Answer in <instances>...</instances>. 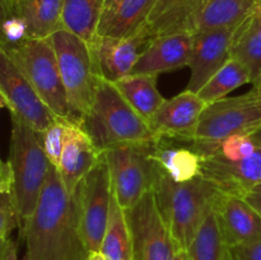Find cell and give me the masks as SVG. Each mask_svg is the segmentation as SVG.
I'll return each mask as SVG.
<instances>
[{
    "instance_id": "41",
    "label": "cell",
    "mask_w": 261,
    "mask_h": 260,
    "mask_svg": "<svg viewBox=\"0 0 261 260\" xmlns=\"http://www.w3.org/2000/svg\"><path fill=\"white\" fill-rule=\"evenodd\" d=\"M175 260H188V254H186V251H177Z\"/></svg>"
},
{
    "instance_id": "34",
    "label": "cell",
    "mask_w": 261,
    "mask_h": 260,
    "mask_svg": "<svg viewBox=\"0 0 261 260\" xmlns=\"http://www.w3.org/2000/svg\"><path fill=\"white\" fill-rule=\"evenodd\" d=\"M13 173L9 162L0 160V193H12Z\"/></svg>"
},
{
    "instance_id": "11",
    "label": "cell",
    "mask_w": 261,
    "mask_h": 260,
    "mask_svg": "<svg viewBox=\"0 0 261 260\" xmlns=\"http://www.w3.org/2000/svg\"><path fill=\"white\" fill-rule=\"evenodd\" d=\"M0 91L8 101L10 114L27 122L38 134L45 132L58 116L41 101L38 94L0 47Z\"/></svg>"
},
{
    "instance_id": "15",
    "label": "cell",
    "mask_w": 261,
    "mask_h": 260,
    "mask_svg": "<svg viewBox=\"0 0 261 260\" xmlns=\"http://www.w3.org/2000/svg\"><path fill=\"white\" fill-rule=\"evenodd\" d=\"M201 176L213 183L222 193L244 198L255 186L261 185V147L240 160H227L218 154L203 158Z\"/></svg>"
},
{
    "instance_id": "26",
    "label": "cell",
    "mask_w": 261,
    "mask_h": 260,
    "mask_svg": "<svg viewBox=\"0 0 261 260\" xmlns=\"http://www.w3.org/2000/svg\"><path fill=\"white\" fill-rule=\"evenodd\" d=\"M105 0H64L63 28L87 43L97 36Z\"/></svg>"
},
{
    "instance_id": "39",
    "label": "cell",
    "mask_w": 261,
    "mask_h": 260,
    "mask_svg": "<svg viewBox=\"0 0 261 260\" xmlns=\"http://www.w3.org/2000/svg\"><path fill=\"white\" fill-rule=\"evenodd\" d=\"M88 260H105V257L102 256L101 252H91Z\"/></svg>"
},
{
    "instance_id": "12",
    "label": "cell",
    "mask_w": 261,
    "mask_h": 260,
    "mask_svg": "<svg viewBox=\"0 0 261 260\" xmlns=\"http://www.w3.org/2000/svg\"><path fill=\"white\" fill-rule=\"evenodd\" d=\"M150 42L143 30L130 37H110L97 35L88 43L97 75L115 83L130 75L139 58L140 47Z\"/></svg>"
},
{
    "instance_id": "31",
    "label": "cell",
    "mask_w": 261,
    "mask_h": 260,
    "mask_svg": "<svg viewBox=\"0 0 261 260\" xmlns=\"http://www.w3.org/2000/svg\"><path fill=\"white\" fill-rule=\"evenodd\" d=\"M15 227H19V217L12 193H0V239H10Z\"/></svg>"
},
{
    "instance_id": "20",
    "label": "cell",
    "mask_w": 261,
    "mask_h": 260,
    "mask_svg": "<svg viewBox=\"0 0 261 260\" xmlns=\"http://www.w3.org/2000/svg\"><path fill=\"white\" fill-rule=\"evenodd\" d=\"M152 158L161 171L176 183H186L201 176L203 157L189 142L161 137L153 144Z\"/></svg>"
},
{
    "instance_id": "6",
    "label": "cell",
    "mask_w": 261,
    "mask_h": 260,
    "mask_svg": "<svg viewBox=\"0 0 261 260\" xmlns=\"http://www.w3.org/2000/svg\"><path fill=\"white\" fill-rule=\"evenodd\" d=\"M2 48L53 114L70 120L66 92L50 38L28 37Z\"/></svg>"
},
{
    "instance_id": "28",
    "label": "cell",
    "mask_w": 261,
    "mask_h": 260,
    "mask_svg": "<svg viewBox=\"0 0 261 260\" xmlns=\"http://www.w3.org/2000/svg\"><path fill=\"white\" fill-rule=\"evenodd\" d=\"M227 245L222 233L216 205L209 211L186 250L188 260H223Z\"/></svg>"
},
{
    "instance_id": "25",
    "label": "cell",
    "mask_w": 261,
    "mask_h": 260,
    "mask_svg": "<svg viewBox=\"0 0 261 260\" xmlns=\"http://www.w3.org/2000/svg\"><path fill=\"white\" fill-rule=\"evenodd\" d=\"M257 0H206L194 25V35L241 23L255 9Z\"/></svg>"
},
{
    "instance_id": "2",
    "label": "cell",
    "mask_w": 261,
    "mask_h": 260,
    "mask_svg": "<svg viewBox=\"0 0 261 260\" xmlns=\"http://www.w3.org/2000/svg\"><path fill=\"white\" fill-rule=\"evenodd\" d=\"M152 191L177 251L189 249L204 218L222 194L204 176L186 183H176L162 171Z\"/></svg>"
},
{
    "instance_id": "16",
    "label": "cell",
    "mask_w": 261,
    "mask_h": 260,
    "mask_svg": "<svg viewBox=\"0 0 261 260\" xmlns=\"http://www.w3.org/2000/svg\"><path fill=\"white\" fill-rule=\"evenodd\" d=\"M194 33L177 32L155 37L140 53L132 74H155L189 66Z\"/></svg>"
},
{
    "instance_id": "43",
    "label": "cell",
    "mask_w": 261,
    "mask_h": 260,
    "mask_svg": "<svg viewBox=\"0 0 261 260\" xmlns=\"http://www.w3.org/2000/svg\"><path fill=\"white\" fill-rule=\"evenodd\" d=\"M257 4H259V7H260V9H261V0H257Z\"/></svg>"
},
{
    "instance_id": "9",
    "label": "cell",
    "mask_w": 261,
    "mask_h": 260,
    "mask_svg": "<svg viewBox=\"0 0 261 260\" xmlns=\"http://www.w3.org/2000/svg\"><path fill=\"white\" fill-rule=\"evenodd\" d=\"M112 193L109 163L102 153L97 165L84 176L75 190L81 235L89 252L101 250L109 223Z\"/></svg>"
},
{
    "instance_id": "10",
    "label": "cell",
    "mask_w": 261,
    "mask_h": 260,
    "mask_svg": "<svg viewBox=\"0 0 261 260\" xmlns=\"http://www.w3.org/2000/svg\"><path fill=\"white\" fill-rule=\"evenodd\" d=\"M132 240L133 260H175L177 247L158 209L153 191L124 209Z\"/></svg>"
},
{
    "instance_id": "30",
    "label": "cell",
    "mask_w": 261,
    "mask_h": 260,
    "mask_svg": "<svg viewBox=\"0 0 261 260\" xmlns=\"http://www.w3.org/2000/svg\"><path fill=\"white\" fill-rule=\"evenodd\" d=\"M70 120L63 119V117H56L55 121L40 134L41 144L43 150L47 155L51 165L58 170L60 165L61 154H63L64 143H65L66 130H68Z\"/></svg>"
},
{
    "instance_id": "1",
    "label": "cell",
    "mask_w": 261,
    "mask_h": 260,
    "mask_svg": "<svg viewBox=\"0 0 261 260\" xmlns=\"http://www.w3.org/2000/svg\"><path fill=\"white\" fill-rule=\"evenodd\" d=\"M19 229L23 260H88L91 255L81 235L75 193L65 190L54 166L35 211Z\"/></svg>"
},
{
    "instance_id": "22",
    "label": "cell",
    "mask_w": 261,
    "mask_h": 260,
    "mask_svg": "<svg viewBox=\"0 0 261 260\" xmlns=\"http://www.w3.org/2000/svg\"><path fill=\"white\" fill-rule=\"evenodd\" d=\"M231 58L241 61L246 66L252 86H261V9L259 4L240 24L232 45Z\"/></svg>"
},
{
    "instance_id": "37",
    "label": "cell",
    "mask_w": 261,
    "mask_h": 260,
    "mask_svg": "<svg viewBox=\"0 0 261 260\" xmlns=\"http://www.w3.org/2000/svg\"><path fill=\"white\" fill-rule=\"evenodd\" d=\"M120 0H105V4H103V12H102V15H105L106 13H109L110 10L112 9V8L115 7V5L119 3ZM101 15V17H102Z\"/></svg>"
},
{
    "instance_id": "21",
    "label": "cell",
    "mask_w": 261,
    "mask_h": 260,
    "mask_svg": "<svg viewBox=\"0 0 261 260\" xmlns=\"http://www.w3.org/2000/svg\"><path fill=\"white\" fill-rule=\"evenodd\" d=\"M64 0H17L14 14L24 22L31 38H47L63 30Z\"/></svg>"
},
{
    "instance_id": "40",
    "label": "cell",
    "mask_w": 261,
    "mask_h": 260,
    "mask_svg": "<svg viewBox=\"0 0 261 260\" xmlns=\"http://www.w3.org/2000/svg\"><path fill=\"white\" fill-rule=\"evenodd\" d=\"M3 107H7L8 109V101L4 97V94L2 93V91H0V110H2Z\"/></svg>"
},
{
    "instance_id": "32",
    "label": "cell",
    "mask_w": 261,
    "mask_h": 260,
    "mask_svg": "<svg viewBox=\"0 0 261 260\" xmlns=\"http://www.w3.org/2000/svg\"><path fill=\"white\" fill-rule=\"evenodd\" d=\"M233 260H261V241L228 247Z\"/></svg>"
},
{
    "instance_id": "8",
    "label": "cell",
    "mask_w": 261,
    "mask_h": 260,
    "mask_svg": "<svg viewBox=\"0 0 261 260\" xmlns=\"http://www.w3.org/2000/svg\"><path fill=\"white\" fill-rule=\"evenodd\" d=\"M154 142L125 143L103 152L109 163L112 190L122 209L135 205L152 191L161 168L152 158Z\"/></svg>"
},
{
    "instance_id": "18",
    "label": "cell",
    "mask_w": 261,
    "mask_h": 260,
    "mask_svg": "<svg viewBox=\"0 0 261 260\" xmlns=\"http://www.w3.org/2000/svg\"><path fill=\"white\" fill-rule=\"evenodd\" d=\"M101 157L102 153L94 145L88 133L70 121L58 167L59 176L69 194L75 193L79 183L97 165Z\"/></svg>"
},
{
    "instance_id": "3",
    "label": "cell",
    "mask_w": 261,
    "mask_h": 260,
    "mask_svg": "<svg viewBox=\"0 0 261 260\" xmlns=\"http://www.w3.org/2000/svg\"><path fill=\"white\" fill-rule=\"evenodd\" d=\"M82 127L101 153L125 143L155 142L160 137L130 106L114 83L97 76L94 99Z\"/></svg>"
},
{
    "instance_id": "23",
    "label": "cell",
    "mask_w": 261,
    "mask_h": 260,
    "mask_svg": "<svg viewBox=\"0 0 261 260\" xmlns=\"http://www.w3.org/2000/svg\"><path fill=\"white\" fill-rule=\"evenodd\" d=\"M154 0H120L99 19L97 35L110 37H130L147 20Z\"/></svg>"
},
{
    "instance_id": "7",
    "label": "cell",
    "mask_w": 261,
    "mask_h": 260,
    "mask_svg": "<svg viewBox=\"0 0 261 260\" xmlns=\"http://www.w3.org/2000/svg\"><path fill=\"white\" fill-rule=\"evenodd\" d=\"M68 98L70 121L82 126L89 114L96 92L97 73L88 43L66 30L50 36Z\"/></svg>"
},
{
    "instance_id": "13",
    "label": "cell",
    "mask_w": 261,
    "mask_h": 260,
    "mask_svg": "<svg viewBox=\"0 0 261 260\" xmlns=\"http://www.w3.org/2000/svg\"><path fill=\"white\" fill-rule=\"evenodd\" d=\"M241 23L194 35L193 51L189 63L191 75L186 91L198 93L204 84L231 59L234 36Z\"/></svg>"
},
{
    "instance_id": "14",
    "label": "cell",
    "mask_w": 261,
    "mask_h": 260,
    "mask_svg": "<svg viewBox=\"0 0 261 260\" xmlns=\"http://www.w3.org/2000/svg\"><path fill=\"white\" fill-rule=\"evenodd\" d=\"M205 107L206 103L198 93L185 89L177 96L165 99L148 124L157 137L191 142Z\"/></svg>"
},
{
    "instance_id": "38",
    "label": "cell",
    "mask_w": 261,
    "mask_h": 260,
    "mask_svg": "<svg viewBox=\"0 0 261 260\" xmlns=\"http://www.w3.org/2000/svg\"><path fill=\"white\" fill-rule=\"evenodd\" d=\"M250 137H251V139L254 140L255 143H256L257 145H260L261 147V127L259 130H256V132L255 133H252L251 135H250Z\"/></svg>"
},
{
    "instance_id": "4",
    "label": "cell",
    "mask_w": 261,
    "mask_h": 260,
    "mask_svg": "<svg viewBox=\"0 0 261 260\" xmlns=\"http://www.w3.org/2000/svg\"><path fill=\"white\" fill-rule=\"evenodd\" d=\"M12 116L9 162L13 173L12 194L19 217V228L33 213L53 165L40 134L17 115Z\"/></svg>"
},
{
    "instance_id": "24",
    "label": "cell",
    "mask_w": 261,
    "mask_h": 260,
    "mask_svg": "<svg viewBox=\"0 0 261 260\" xmlns=\"http://www.w3.org/2000/svg\"><path fill=\"white\" fill-rule=\"evenodd\" d=\"M157 78L155 74H130L114 83L130 106L147 122L165 102L157 89Z\"/></svg>"
},
{
    "instance_id": "19",
    "label": "cell",
    "mask_w": 261,
    "mask_h": 260,
    "mask_svg": "<svg viewBox=\"0 0 261 260\" xmlns=\"http://www.w3.org/2000/svg\"><path fill=\"white\" fill-rule=\"evenodd\" d=\"M206 0H154L142 30L150 41L177 32L194 33V25Z\"/></svg>"
},
{
    "instance_id": "17",
    "label": "cell",
    "mask_w": 261,
    "mask_h": 260,
    "mask_svg": "<svg viewBox=\"0 0 261 260\" xmlns=\"http://www.w3.org/2000/svg\"><path fill=\"white\" fill-rule=\"evenodd\" d=\"M216 211L227 247L261 241V214L244 198L222 193Z\"/></svg>"
},
{
    "instance_id": "27",
    "label": "cell",
    "mask_w": 261,
    "mask_h": 260,
    "mask_svg": "<svg viewBox=\"0 0 261 260\" xmlns=\"http://www.w3.org/2000/svg\"><path fill=\"white\" fill-rule=\"evenodd\" d=\"M99 252L105 260H133L132 240L125 212L117 203L114 193L110 206L109 223Z\"/></svg>"
},
{
    "instance_id": "35",
    "label": "cell",
    "mask_w": 261,
    "mask_h": 260,
    "mask_svg": "<svg viewBox=\"0 0 261 260\" xmlns=\"http://www.w3.org/2000/svg\"><path fill=\"white\" fill-rule=\"evenodd\" d=\"M18 247L10 239H0V260H18Z\"/></svg>"
},
{
    "instance_id": "42",
    "label": "cell",
    "mask_w": 261,
    "mask_h": 260,
    "mask_svg": "<svg viewBox=\"0 0 261 260\" xmlns=\"http://www.w3.org/2000/svg\"><path fill=\"white\" fill-rule=\"evenodd\" d=\"M223 260H233V256H232V252H231V250L228 249V247H227L226 252H224Z\"/></svg>"
},
{
    "instance_id": "29",
    "label": "cell",
    "mask_w": 261,
    "mask_h": 260,
    "mask_svg": "<svg viewBox=\"0 0 261 260\" xmlns=\"http://www.w3.org/2000/svg\"><path fill=\"white\" fill-rule=\"evenodd\" d=\"M246 83H251L246 66L236 59H229L198 92V96L206 103L224 98L229 92Z\"/></svg>"
},
{
    "instance_id": "44",
    "label": "cell",
    "mask_w": 261,
    "mask_h": 260,
    "mask_svg": "<svg viewBox=\"0 0 261 260\" xmlns=\"http://www.w3.org/2000/svg\"><path fill=\"white\" fill-rule=\"evenodd\" d=\"M15 2H17V0H14V3H15Z\"/></svg>"
},
{
    "instance_id": "33",
    "label": "cell",
    "mask_w": 261,
    "mask_h": 260,
    "mask_svg": "<svg viewBox=\"0 0 261 260\" xmlns=\"http://www.w3.org/2000/svg\"><path fill=\"white\" fill-rule=\"evenodd\" d=\"M13 15H14V0H0V47H4L8 43L7 28Z\"/></svg>"
},
{
    "instance_id": "36",
    "label": "cell",
    "mask_w": 261,
    "mask_h": 260,
    "mask_svg": "<svg viewBox=\"0 0 261 260\" xmlns=\"http://www.w3.org/2000/svg\"><path fill=\"white\" fill-rule=\"evenodd\" d=\"M244 199L261 214V185L255 186L247 191L244 195Z\"/></svg>"
},
{
    "instance_id": "5",
    "label": "cell",
    "mask_w": 261,
    "mask_h": 260,
    "mask_svg": "<svg viewBox=\"0 0 261 260\" xmlns=\"http://www.w3.org/2000/svg\"><path fill=\"white\" fill-rule=\"evenodd\" d=\"M261 127V86L208 105L200 116L190 145L205 158L232 135H251Z\"/></svg>"
}]
</instances>
